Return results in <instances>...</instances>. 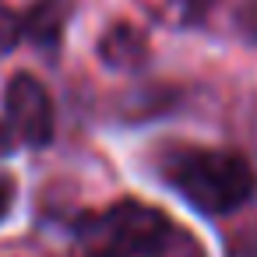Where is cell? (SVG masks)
Masks as SVG:
<instances>
[{
    "mask_svg": "<svg viewBox=\"0 0 257 257\" xmlns=\"http://www.w3.org/2000/svg\"><path fill=\"white\" fill-rule=\"evenodd\" d=\"M11 204H15V180L0 176V222L11 215Z\"/></svg>",
    "mask_w": 257,
    "mask_h": 257,
    "instance_id": "7",
    "label": "cell"
},
{
    "mask_svg": "<svg viewBox=\"0 0 257 257\" xmlns=\"http://www.w3.org/2000/svg\"><path fill=\"white\" fill-rule=\"evenodd\" d=\"M159 173L201 215H229L243 208L257 190L253 166L229 148H169L159 159Z\"/></svg>",
    "mask_w": 257,
    "mask_h": 257,
    "instance_id": "2",
    "label": "cell"
},
{
    "mask_svg": "<svg viewBox=\"0 0 257 257\" xmlns=\"http://www.w3.org/2000/svg\"><path fill=\"white\" fill-rule=\"evenodd\" d=\"M18 141H15V134H11V127L8 123H0V155H11V148H15Z\"/></svg>",
    "mask_w": 257,
    "mask_h": 257,
    "instance_id": "8",
    "label": "cell"
},
{
    "mask_svg": "<svg viewBox=\"0 0 257 257\" xmlns=\"http://www.w3.org/2000/svg\"><path fill=\"white\" fill-rule=\"evenodd\" d=\"M85 257H208L190 229L145 201H116L78 222Z\"/></svg>",
    "mask_w": 257,
    "mask_h": 257,
    "instance_id": "1",
    "label": "cell"
},
{
    "mask_svg": "<svg viewBox=\"0 0 257 257\" xmlns=\"http://www.w3.org/2000/svg\"><path fill=\"white\" fill-rule=\"evenodd\" d=\"M99 53H102V60H106L109 67L120 71V67L141 64L145 53H148V46H145V36H141V32H134L131 25H116V29H109V32L102 36Z\"/></svg>",
    "mask_w": 257,
    "mask_h": 257,
    "instance_id": "6",
    "label": "cell"
},
{
    "mask_svg": "<svg viewBox=\"0 0 257 257\" xmlns=\"http://www.w3.org/2000/svg\"><path fill=\"white\" fill-rule=\"evenodd\" d=\"M67 18H71V0H36L22 11L25 39L36 46H57Z\"/></svg>",
    "mask_w": 257,
    "mask_h": 257,
    "instance_id": "4",
    "label": "cell"
},
{
    "mask_svg": "<svg viewBox=\"0 0 257 257\" xmlns=\"http://www.w3.org/2000/svg\"><path fill=\"white\" fill-rule=\"evenodd\" d=\"M138 4L166 29H194L211 15L218 0H138Z\"/></svg>",
    "mask_w": 257,
    "mask_h": 257,
    "instance_id": "5",
    "label": "cell"
},
{
    "mask_svg": "<svg viewBox=\"0 0 257 257\" xmlns=\"http://www.w3.org/2000/svg\"><path fill=\"white\" fill-rule=\"evenodd\" d=\"M4 113L15 141L29 148H43L53 141V99L39 78L15 74L4 88Z\"/></svg>",
    "mask_w": 257,
    "mask_h": 257,
    "instance_id": "3",
    "label": "cell"
},
{
    "mask_svg": "<svg viewBox=\"0 0 257 257\" xmlns=\"http://www.w3.org/2000/svg\"><path fill=\"white\" fill-rule=\"evenodd\" d=\"M250 138H253V145H257V106H253V116H250Z\"/></svg>",
    "mask_w": 257,
    "mask_h": 257,
    "instance_id": "9",
    "label": "cell"
}]
</instances>
